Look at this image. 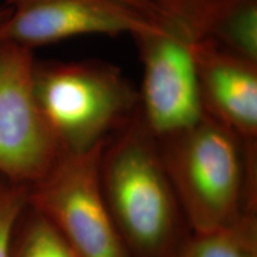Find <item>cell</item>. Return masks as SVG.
<instances>
[{"label": "cell", "instance_id": "13", "mask_svg": "<svg viewBox=\"0 0 257 257\" xmlns=\"http://www.w3.org/2000/svg\"><path fill=\"white\" fill-rule=\"evenodd\" d=\"M28 205V187L0 176V257H10L16 224Z\"/></svg>", "mask_w": 257, "mask_h": 257}, {"label": "cell", "instance_id": "11", "mask_svg": "<svg viewBox=\"0 0 257 257\" xmlns=\"http://www.w3.org/2000/svg\"><path fill=\"white\" fill-rule=\"evenodd\" d=\"M10 257H76L55 227L27 205L16 224Z\"/></svg>", "mask_w": 257, "mask_h": 257}, {"label": "cell", "instance_id": "2", "mask_svg": "<svg viewBox=\"0 0 257 257\" xmlns=\"http://www.w3.org/2000/svg\"><path fill=\"white\" fill-rule=\"evenodd\" d=\"M182 216L194 233H207L252 212L248 200L255 143L206 112L197 124L157 140Z\"/></svg>", "mask_w": 257, "mask_h": 257}, {"label": "cell", "instance_id": "6", "mask_svg": "<svg viewBox=\"0 0 257 257\" xmlns=\"http://www.w3.org/2000/svg\"><path fill=\"white\" fill-rule=\"evenodd\" d=\"M143 64L138 114L156 140L195 125L205 114L193 43L176 28H150L134 35Z\"/></svg>", "mask_w": 257, "mask_h": 257}, {"label": "cell", "instance_id": "14", "mask_svg": "<svg viewBox=\"0 0 257 257\" xmlns=\"http://www.w3.org/2000/svg\"><path fill=\"white\" fill-rule=\"evenodd\" d=\"M160 28H178L153 0H110ZM181 30V29H180Z\"/></svg>", "mask_w": 257, "mask_h": 257}, {"label": "cell", "instance_id": "4", "mask_svg": "<svg viewBox=\"0 0 257 257\" xmlns=\"http://www.w3.org/2000/svg\"><path fill=\"white\" fill-rule=\"evenodd\" d=\"M105 144L63 153L46 176L28 187V205L55 227L76 257H130L100 182Z\"/></svg>", "mask_w": 257, "mask_h": 257}, {"label": "cell", "instance_id": "1", "mask_svg": "<svg viewBox=\"0 0 257 257\" xmlns=\"http://www.w3.org/2000/svg\"><path fill=\"white\" fill-rule=\"evenodd\" d=\"M102 193L130 257H174L182 212L159 142L138 111L108 138L100 162Z\"/></svg>", "mask_w": 257, "mask_h": 257}, {"label": "cell", "instance_id": "9", "mask_svg": "<svg viewBox=\"0 0 257 257\" xmlns=\"http://www.w3.org/2000/svg\"><path fill=\"white\" fill-rule=\"evenodd\" d=\"M204 38L257 63V0H220Z\"/></svg>", "mask_w": 257, "mask_h": 257}, {"label": "cell", "instance_id": "3", "mask_svg": "<svg viewBox=\"0 0 257 257\" xmlns=\"http://www.w3.org/2000/svg\"><path fill=\"white\" fill-rule=\"evenodd\" d=\"M34 89L63 153L107 142L138 111V93L121 70L98 60L35 61Z\"/></svg>", "mask_w": 257, "mask_h": 257}, {"label": "cell", "instance_id": "5", "mask_svg": "<svg viewBox=\"0 0 257 257\" xmlns=\"http://www.w3.org/2000/svg\"><path fill=\"white\" fill-rule=\"evenodd\" d=\"M34 50L0 41V176L29 186L62 156L34 89Z\"/></svg>", "mask_w": 257, "mask_h": 257}, {"label": "cell", "instance_id": "12", "mask_svg": "<svg viewBox=\"0 0 257 257\" xmlns=\"http://www.w3.org/2000/svg\"><path fill=\"white\" fill-rule=\"evenodd\" d=\"M193 41L201 40L206 35L214 12L220 0H153Z\"/></svg>", "mask_w": 257, "mask_h": 257}, {"label": "cell", "instance_id": "8", "mask_svg": "<svg viewBox=\"0 0 257 257\" xmlns=\"http://www.w3.org/2000/svg\"><path fill=\"white\" fill-rule=\"evenodd\" d=\"M204 110L250 143L257 136V63L208 38L193 43Z\"/></svg>", "mask_w": 257, "mask_h": 257}, {"label": "cell", "instance_id": "7", "mask_svg": "<svg viewBox=\"0 0 257 257\" xmlns=\"http://www.w3.org/2000/svg\"><path fill=\"white\" fill-rule=\"evenodd\" d=\"M0 41L35 48L80 35H134L155 28L110 0H5ZM160 28V27H157Z\"/></svg>", "mask_w": 257, "mask_h": 257}, {"label": "cell", "instance_id": "10", "mask_svg": "<svg viewBox=\"0 0 257 257\" xmlns=\"http://www.w3.org/2000/svg\"><path fill=\"white\" fill-rule=\"evenodd\" d=\"M174 257H257V227L252 212L227 226L194 233L182 243Z\"/></svg>", "mask_w": 257, "mask_h": 257}, {"label": "cell", "instance_id": "15", "mask_svg": "<svg viewBox=\"0 0 257 257\" xmlns=\"http://www.w3.org/2000/svg\"><path fill=\"white\" fill-rule=\"evenodd\" d=\"M10 14H11V10H10V8H8V6L0 8V25H2L3 22L9 17Z\"/></svg>", "mask_w": 257, "mask_h": 257}]
</instances>
